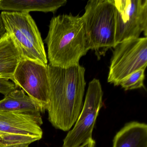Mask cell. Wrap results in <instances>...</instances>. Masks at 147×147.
Returning <instances> with one entry per match:
<instances>
[{"instance_id":"19","label":"cell","mask_w":147,"mask_h":147,"mask_svg":"<svg viewBox=\"0 0 147 147\" xmlns=\"http://www.w3.org/2000/svg\"><path fill=\"white\" fill-rule=\"evenodd\" d=\"M0 147H11L9 146H6V145H2V144H0Z\"/></svg>"},{"instance_id":"3","label":"cell","mask_w":147,"mask_h":147,"mask_svg":"<svg viewBox=\"0 0 147 147\" xmlns=\"http://www.w3.org/2000/svg\"><path fill=\"white\" fill-rule=\"evenodd\" d=\"M82 16L89 50L98 59L116 45V9L113 0L88 1Z\"/></svg>"},{"instance_id":"17","label":"cell","mask_w":147,"mask_h":147,"mask_svg":"<svg viewBox=\"0 0 147 147\" xmlns=\"http://www.w3.org/2000/svg\"><path fill=\"white\" fill-rule=\"evenodd\" d=\"M5 27H4L3 22H2L1 13H0V40L5 36Z\"/></svg>"},{"instance_id":"6","label":"cell","mask_w":147,"mask_h":147,"mask_svg":"<svg viewBox=\"0 0 147 147\" xmlns=\"http://www.w3.org/2000/svg\"><path fill=\"white\" fill-rule=\"evenodd\" d=\"M103 92L99 80L89 82L84 105L72 130L63 140V147H79L92 139L93 130L103 106Z\"/></svg>"},{"instance_id":"18","label":"cell","mask_w":147,"mask_h":147,"mask_svg":"<svg viewBox=\"0 0 147 147\" xmlns=\"http://www.w3.org/2000/svg\"><path fill=\"white\" fill-rule=\"evenodd\" d=\"M95 142L93 139L86 142L79 147H95Z\"/></svg>"},{"instance_id":"11","label":"cell","mask_w":147,"mask_h":147,"mask_svg":"<svg viewBox=\"0 0 147 147\" xmlns=\"http://www.w3.org/2000/svg\"><path fill=\"white\" fill-rule=\"evenodd\" d=\"M67 2L66 0H0V10L12 12L54 13Z\"/></svg>"},{"instance_id":"5","label":"cell","mask_w":147,"mask_h":147,"mask_svg":"<svg viewBox=\"0 0 147 147\" xmlns=\"http://www.w3.org/2000/svg\"><path fill=\"white\" fill-rule=\"evenodd\" d=\"M111 59L107 82L119 86L133 72L147 66V38H132L117 44Z\"/></svg>"},{"instance_id":"7","label":"cell","mask_w":147,"mask_h":147,"mask_svg":"<svg viewBox=\"0 0 147 147\" xmlns=\"http://www.w3.org/2000/svg\"><path fill=\"white\" fill-rule=\"evenodd\" d=\"M12 81L17 88H21L37 104L42 113L47 111L50 92L48 65L22 59L16 68Z\"/></svg>"},{"instance_id":"16","label":"cell","mask_w":147,"mask_h":147,"mask_svg":"<svg viewBox=\"0 0 147 147\" xmlns=\"http://www.w3.org/2000/svg\"><path fill=\"white\" fill-rule=\"evenodd\" d=\"M17 89L15 84L8 79L0 78V93L6 96L12 91Z\"/></svg>"},{"instance_id":"4","label":"cell","mask_w":147,"mask_h":147,"mask_svg":"<svg viewBox=\"0 0 147 147\" xmlns=\"http://www.w3.org/2000/svg\"><path fill=\"white\" fill-rule=\"evenodd\" d=\"M1 16L6 33L18 49L22 59L48 65L41 33L30 13L2 11Z\"/></svg>"},{"instance_id":"10","label":"cell","mask_w":147,"mask_h":147,"mask_svg":"<svg viewBox=\"0 0 147 147\" xmlns=\"http://www.w3.org/2000/svg\"><path fill=\"white\" fill-rule=\"evenodd\" d=\"M0 111L25 114L42 121L40 107L22 89L12 91L0 100Z\"/></svg>"},{"instance_id":"14","label":"cell","mask_w":147,"mask_h":147,"mask_svg":"<svg viewBox=\"0 0 147 147\" xmlns=\"http://www.w3.org/2000/svg\"><path fill=\"white\" fill-rule=\"evenodd\" d=\"M39 139L34 137L11 134L0 131V144L11 147H29Z\"/></svg>"},{"instance_id":"1","label":"cell","mask_w":147,"mask_h":147,"mask_svg":"<svg viewBox=\"0 0 147 147\" xmlns=\"http://www.w3.org/2000/svg\"><path fill=\"white\" fill-rule=\"evenodd\" d=\"M50 80L48 118L57 129L68 131L75 124L83 107L86 69L80 64L67 68L48 64Z\"/></svg>"},{"instance_id":"2","label":"cell","mask_w":147,"mask_h":147,"mask_svg":"<svg viewBox=\"0 0 147 147\" xmlns=\"http://www.w3.org/2000/svg\"><path fill=\"white\" fill-rule=\"evenodd\" d=\"M45 42L50 65L67 68L79 64L89 50L82 17L72 13L53 17Z\"/></svg>"},{"instance_id":"12","label":"cell","mask_w":147,"mask_h":147,"mask_svg":"<svg viewBox=\"0 0 147 147\" xmlns=\"http://www.w3.org/2000/svg\"><path fill=\"white\" fill-rule=\"evenodd\" d=\"M113 147H147V125L132 122L126 124L117 133Z\"/></svg>"},{"instance_id":"13","label":"cell","mask_w":147,"mask_h":147,"mask_svg":"<svg viewBox=\"0 0 147 147\" xmlns=\"http://www.w3.org/2000/svg\"><path fill=\"white\" fill-rule=\"evenodd\" d=\"M22 56L9 35L6 33L0 40V78L12 80Z\"/></svg>"},{"instance_id":"9","label":"cell","mask_w":147,"mask_h":147,"mask_svg":"<svg viewBox=\"0 0 147 147\" xmlns=\"http://www.w3.org/2000/svg\"><path fill=\"white\" fill-rule=\"evenodd\" d=\"M42 121L29 115L0 111V131L41 139Z\"/></svg>"},{"instance_id":"8","label":"cell","mask_w":147,"mask_h":147,"mask_svg":"<svg viewBox=\"0 0 147 147\" xmlns=\"http://www.w3.org/2000/svg\"><path fill=\"white\" fill-rule=\"evenodd\" d=\"M116 9V45L123 41L147 36V0H113Z\"/></svg>"},{"instance_id":"15","label":"cell","mask_w":147,"mask_h":147,"mask_svg":"<svg viewBox=\"0 0 147 147\" xmlns=\"http://www.w3.org/2000/svg\"><path fill=\"white\" fill-rule=\"evenodd\" d=\"M144 71L145 69H140L133 72L123 79L119 85L125 91L144 88Z\"/></svg>"}]
</instances>
